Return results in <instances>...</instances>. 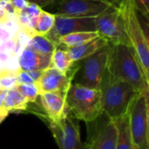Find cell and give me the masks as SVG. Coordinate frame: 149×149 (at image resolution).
I'll use <instances>...</instances> for the list:
<instances>
[{
    "label": "cell",
    "instance_id": "1",
    "mask_svg": "<svg viewBox=\"0 0 149 149\" xmlns=\"http://www.w3.org/2000/svg\"><path fill=\"white\" fill-rule=\"evenodd\" d=\"M107 71L114 79L125 81L140 93L148 90L146 78L133 48L127 45L109 44Z\"/></svg>",
    "mask_w": 149,
    "mask_h": 149
},
{
    "label": "cell",
    "instance_id": "2",
    "mask_svg": "<svg viewBox=\"0 0 149 149\" xmlns=\"http://www.w3.org/2000/svg\"><path fill=\"white\" fill-rule=\"evenodd\" d=\"M99 89L102 112L112 120L127 113L134 100L140 93L130 84L113 78L107 68Z\"/></svg>",
    "mask_w": 149,
    "mask_h": 149
},
{
    "label": "cell",
    "instance_id": "3",
    "mask_svg": "<svg viewBox=\"0 0 149 149\" xmlns=\"http://www.w3.org/2000/svg\"><path fill=\"white\" fill-rule=\"evenodd\" d=\"M129 45L133 48L141 67L149 80V44L148 34L136 10L134 0H120L118 4Z\"/></svg>",
    "mask_w": 149,
    "mask_h": 149
},
{
    "label": "cell",
    "instance_id": "4",
    "mask_svg": "<svg viewBox=\"0 0 149 149\" xmlns=\"http://www.w3.org/2000/svg\"><path fill=\"white\" fill-rule=\"evenodd\" d=\"M65 105L72 115L86 123L97 120L103 114L100 89H93L72 83L66 94Z\"/></svg>",
    "mask_w": 149,
    "mask_h": 149
},
{
    "label": "cell",
    "instance_id": "5",
    "mask_svg": "<svg viewBox=\"0 0 149 149\" xmlns=\"http://www.w3.org/2000/svg\"><path fill=\"white\" fill-rule=\"evenodd\" d=\"M148 90L140 93L129 110L133 149H149Z\"/></svg>",
    "mask_w": 149,
    "mask_h": 149
},
{
    "label": "cell",
    "instance_id": "6",
    "mask_svg": "<svg viewBox=\"0 0 149 149\" xmlns=\"http://www.w3.org/2000/svg\"><path fill=\"white\" fill-rule=\"evenodd\" d=\"M117 8L115 4L107 0H61L55 15L97 17L109 10Z\"/></svg>",
    "mask_w": 149,
    "mask_h": 149
},
{
    "label": "cell",
    "instance_id": "7",
    "mask_svg": "<svg viewBox=\"0 0 149 149\" xmlns=\"http://www.w3.org/2000/svg\"><path fill=\"white\" fill-rule=\"evenodd\" d=\"M109 44L93 55L84 59L82 66L79 68V77L77 84L83 86L99 89L102 76L107 65Z\"/></svg>",
    "mask_w": 149,
    "mask_h": 149
},
{
    "label": "cell",
    "instance_id": "8",
    "mask_svg": "<svg viewBox=\"0 0 149 149\" xmlns=\"http://www.w3.org/2000/svg\"><path fill=\"white\" fill-rule=\"evenodd\" d=\"M82 31H97L96 17H78L55 15V24L45 37L58 46L61 37Z\"/></svg>",
    "mask_w": 149,
    "mask_h": 149
},
{
    "label": "cell",
    "instance_id": "9",
    "mask_svg": "<svg viewBox=\"0 0 149 149\" xmlns=\"http://www.w3.org/2000/svg\"><path fill=\"white\" fill-rule=\"evenodd\" d=\"M96 28L99 35L107 39L109 44H124L129 45L124 24L118 8L109 10L97 17Z\"/></svg>",
    "mask_w": 149,
    "mask_h": 149
},
{
    "label": "cell",
    "instance_id": "10",
    "mask_svg": "<svg viewBox=\"0 0 149 149\" xmlns=\"http://www.w3.org/2000/svg\"><path fill=\"white\" fill-rule=\"evenodd\" d=\"M50 128L59 149H84L79 126L66 114L58 121H50Z\"/></svg>",
    "mask_w": 149,
    "mask_h": 149
},
{
    "label": "cell",
    "instance_id": "11",
    "mask_svg": "<svg viewBox=\"0 0 149 149\" xmlns=\"http://www.w3.org/2000/svg\"><path fill=\"white\" fill-rule=\"evenodd\" d=\"M107 117V116H106ZM89 129L88 141L84 147L86 149H116L117 128L114 122L107 117L100 120V116L93 122Z\"/></svg>",
    "mask_w": 149,
    "mask_h": 149
},
{
    "label": "cell",
    "instance_id": "12",
    "mask_svg": "<svg viewBox=\"0 0 149 149\" xmlns=\"http://www.w3.org/2000/svg\"><path fill=\"white\" fill-rule=\"evenodd\" d=\"M79 67L73 69L72 67L66 73L61 72L53 67H49L43 71L38 81L35 83L40 93H60L66 94L72 79Z\"/></svg>",
    "mask_w": 149,
    "mask_h": 149
},
{
    "label": "cell",
    "instance_id": "13",
    "mask_svg": "<svg viewBox=\"0 0 149 149\" xmlns=\"http://www.w3.org/2000/svg\"><path fill=\"white\" fill-rule=\"evenodd\" d=\"M42 107L49 121H58L67 114L65 95L60 93H44L39 94Z\"/></svg>",
    "mask_w": 149,
    "mask_h": 149
},
{
    "label": "cell",
    "instance_id": "14",
    "mask_svg": "<svg viewBox=\"0 0 149 149\" xmlns=\"http://www.w3.org/2000/svg\"><path fill=\"white\" fill-rule=\"evenodd\" d=\"M17 63L19 69L24 72L45 71L51 67V57L41 55L27 46L18 55Z\"/></svg>",
    "mask_w": 149,
    "mask_h": 149
},
{
    "label": "cell",
    "instance_id": "15",
    "mask_svg": "<svg viewBox=\"0 0 149 149\" xmlns=\"http://www.w3.org/2000/svg\"><path fill=\"white\" fill-rule=\"evenodd\" d=\"M108 44L109 43L107 39L100 36L99 38L93 39L89 42H86L83 45H80L79 46L66 48V51L71 60L73 63H76L93 55L94 53L101 50L103 47L107 46Z\"/></svg>",
    "mask_w": 149,
    "mask_h": 149
},
{
    "label": "cell",
    "instance_id": "16",
    "mask_svg": "<svg viewBox=\"0 0 149 149\" xmlns=\"http://www.w3.org/2000/svg\"><path fill=\"white\" fill-rule=\"evenodd\" d=\"M113 121L117 128L116 149H133L129 125V112Z\"/></svg>",
    "mask_w": 149,
    "mask_h": 149
},
{
    "label": "cell",
    "instance_id": "17",
    "mask_svg": "<svg viewBox=\"0 0 149 149\" xmlns=\"http://www.w3.org/2000/svg\"><path fill=\"white\" fill-rule=\"evenodd\" d=\"M28 102L21 93L13 87L6 91L3 99V108L10 113H21L28 108Z\"/></svg>",
    "mask_w": 149,
    "mask_h": 149
},
{
    "label": "cell",
    "instance_id": "18",
    "mask_svg": "<svg viewBox=\"0 0 149 149\" xmlns=\"http://www.w3.org/2000/svg\"><path fill=\"white\" fill-rule=\"evenodd\" d=\"M99 37L100 35L98 31L74 32L61 37L58 41V45H64L65 48L75 47L83 45L86 42H89L93 39H95Z\"/></svg>",
    "mask_w": 149,
    "mask_h": 149
},
{
    "label": "cell",
    "instance_id": "19",
    "mask_svg": "<svg viewBox=\"0 0 149 149\" xmlns=\"http://www.w3.org/2000/svg\"><path fill=\"white\" fill-rule=\"evenodd\" d=\"M73 62L71 60L68 52L65 49H61L58 46L54 50L51 57V67L57 69L61 72H68L73 65Z\"/></svg>",
    "mask_w": 149,
    "mask_h": 149
},
{
    "label": "cell",
    "instance_id": "20",
    "mask_svg": "<svg viewBox=\"0 0 149 149\" xmlns=\"http://www.w3.org/2000/svg\"><path fill=\"white\" fill-rule=\"evenodd\" d=\"M34 52L47 57H52L57 45L44 35H35L28 45Z\"/></svg>",
    "mask_w": 149,
    "mask_h": 149
},
{
    "label": "cell",
    "instance_id": "21",
    "mask_svg": "<svg viewBox=\"0 0 149 149\" xmlns=\"http://www.w3.org/2000/svg\"><path fill=\"white\" fill-rule=\"evenodd\" d=\"M55 24V14L49 13L42 10L40 15L38 17L35 24V31L37 35L45 36L53 27Z\"/></svg>",
    "mask_w": 149,
    "mask_h": 149
},
{
    "label": "cell",
    "instance_id": "22",
    "mask_svg": "<svg viewBox=\"0 0 149 149\" xmlns=\"http://www.w3.org/2000/svg\"><path fill=\"white\" fill-rule=\"evenodd\" d=\"M17 90L26 100L28 103H35L39 96V91L35 83L32 84H17Z\"/></svg>",
    "mask_w": 149,
    "mask_h": 149
},
{
    "label": "cell",
    "instance_id": "23",
    "mask_svg": "<svg viewBox=\"0 0 149 149\" xmlns=\"http://www.w3.org/2000/svg\"><path fill=\"white\" fill-rule=\"evenodd\" d=\"M16 72L17 71H12L9 69L0 70V85L3 89L10 90L17 85Z\"/></svg>",
    "mask_w": 149,
    "mask_h": 149
},
{
    "label": "cell",
    "instance_id": "24",
    "mask_svg": "<svg viewBox=\"0 0 149 149\" xmlns=\"http://www.w3.org/2000/svg\"><path fill=\"white\" fill-rule=\"evenodd\" d=\"M41 11H42V8L41 7H39L38 5H37L35 3H29L27 7L23 11H21V12L24 13L30 18H34V17H38L40 15Z\"/></svg>",
    "mask_w": 149,
    "mask_h": 149
},
{
    "label": "cell",
    "instance_id": "25",
    "mask_svg": "<svg viewBox=\"0 0 149 149\" xmlns=\"http://www.w3.org/2000/svg\"><path fill=\"white\" fill-rule=\"evenodd\" d=\"M136 10L147 19L149 17V0H134Z\"/></svg>",
    "mask_w": 149,
    "mask_h": 149
},
{
    "label": "cell",
    "instance_id": "26",
    "mask_svg": "<svg viewBox=\"0 0 149 149\" xmlns=\"http://www.w3.org/2000/svg\"><path fill=\"white\" fill-rule=\"evenodd\" d=\"M14 38L20 43V45H22L23 48L27 47L29 45L30 42H31V37L29 34H27L25 31H22V30H19L16 33Z\"/></svg>",
    "mask_w": 149,
    "mask_h": 149
},
{
    "label": "cell",
    "instance_id": "27",
    "mask_svg": "<svg viewBox=\"0 0 149 149\" xmlns=\"http://www.w3.org/2000/svg\"><path fill=\"white\" fill-rule=\"evenodd\" d=\"M16 79H17V84H32L34 83L33 80L31 79V76L27 72L22 71L18 69L16 72Z\"/></svg>",
    "mask_w": 149,
    "mask_h": 149
},
{
    "label": "cell",
    "instance_id": "28",
    "mask_svg": "<svg viewBox=\"0 0 149 149\" xmlns=\"http://www.w3.org/2000/svg\"><path fill=\"white\" fill-rule=\"evenodd\" d=\"M11 5L13 6L16 14L23 11L28 5L29 2L27 0H10Z\"/></svg>",
    "mask_w": 149,
    "mask_h": 149
},
{
    "label": "cell",
    "instance_id": "29",
    "mask_svg": "<svg viewBox=\"0 0 149 149\" xmlns=\"http://www.w3.org/2000/svg\"><path fill=\"white\" fill-rule=\"evenodd\" d=\"M11 38L12 36L10 33V31L3 24H0V43L5 42Z\"/></svg>",
    "mask_w": 149,
    "mask_h": 149
},
{
    "label": "cell",
    "instance_id": "30",
    "mask_svg": "<svg viewBox=\"0 0 149 149\" xmlns=\"http://www.w3.org/2000/svg\"><path fill=\"white\" fill-rule=\"evenodd\" d=\"M27 1L29 3H32L38 5L39 7H45V6H47L51 3H52L56 0H27Z\"/></svg>",
    "mask_w": 149,
    "mask_h": 149
},
{
    "label": "cell",
    "instance_id": "31",
    "mask_svg": "<svg viewBox=\"0 0 149 149\" xmlns=\"http://www.w3.org/2000/svg\"><path fill=\"white\" fill-rule=\"evenodd\" d=\"M27 72L31 76V78L33 80V82L34 83H37L38 81V79H40L43 71H31V72Z\"/></svg>",
    "mask_w": 149,
    "mask_h": 149
},
{
    "label": "cell",
    "instance_id": "32",
    "mask_svg": "<svg viewBox=\"0 0 149 149\" xmlns=\"http://www.w3.org/2000/svg\"><path fill=\"white\" fill-rule=\"evenodd\" d=\"M9 20L8 18V14L3 10L0 8V24H4L5 22H7Z\"/></svg>",
    "mask_w": 149,
    "mask_h": 149
},
{
    "label": "cell",
    "instance_id": "33",
    "mask_svg": "<svg viewBox=\"0 0 149 149\" xmlns=\"http://www.w3.org/2000/svg\"><path fill=\"white\" fill-rule=\"evenodd\" d=\"M8 115H9V113H8L4 108H3V109L0 110V124L3 122V120Z\"/></svg>",
    "mask_w": 149,
    "mask_h": 149
},
{
    "label": "cell",
    "instance_id": "34",
    "mask_svg": "<svg viewBox=\"0 0 149 149\" xmlns=\"http://www.w3.org/2000/svg\"><path fill=\"white\" fill-rule=\"evenodd\" d=\"M6 91H7V90L4 89V90H3V91L0 93V110L3 108V99H4Z\"/></svg>",
    "mask_w": 149,
    "mask_h": 149
},
{
    "label": "cell",
    "instance_id": "35",
    "mask_svg": "<svg viewBox=\"0 0 149 149\" xmlns=\"http://www.w3.org/2000/svg\"><path fill=\"white\" fill-rule=\"evenodd\" d=\"M10 3V0H0V8L4 9Z\"/></svg>",
    "mask_w": 149,
    "mask_h": 149
},
{
    "label": "cell",
    "instance_id": "36",
    "mask_svg": "<svg viewBox=\"0 0 149 149\" xmlns=\"http://www.w3.org/2000/svg\"><path fill=\"white\" fill-rule=\"evenodd\" d=\"M107 1H109V2H111V3H113V4H115V5L118 7V4L120 3V0H107Z\"/></svg>",
    "mask_w": 149,
    "mask_h": 149
},
{
    "label": "cell",
    "instance_id": "37",
    "mask_svg": "<svg viewBox=\"0 0 149 149\" xmlns=\"http://www.w3.org/2000/svg\"><path fill=\"white\" fill-rule=\"evenodd\" d=\"M3 90H4V89H3V87H2V86H1V85H0V93H1V92H2V91H3Z\"/></svg>",
    "mask_w": 149,
    "mask_h": 149
}]
</instances>
